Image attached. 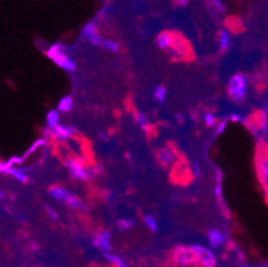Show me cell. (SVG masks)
I'll list each match as a JSON object with an SVG mask.
<instances>
[{
	"instance_id": "cell-8",
	"label": "cell",
	"mask_w": 268,
	"mask_h": 267,
	"mask_svg": "<svg viewBox=\"0 0 268 267\" xmlns=\"http://www.w3.org/2000/svg\"><path fill=\"white\" fill-rule=\"evenodd\" d=\"M93 243H95V246L98 247L99 250H102L104 254H109V250H111V234H109L108 231H102V232H99L98 235L95 236Z\"/></svg>"
},
{
	"instance_id": "cell-22",
	"label": "cell",
	"mask_w": 268,
	"mask_h": 267,
	"mask_svg": "<svg viewBox=\"0 0 268 267\" xmlns=\"http://www.w3.org/2000/svg\"><path fill=\"white\" fill-rule=\"evenodd\" d=\"M132 225H134V222H132L131 219H120V220H119V223H118L119 229H120L122 231L128 230L129 227H131Z\"/></svg>"
},
{
	"instance_id": "cell-24",
	"label": "cell",
	"mask_w": 268,
	"mask_h": 267,
	"mask_svg": "<svg viewBox=\"0 0 268 267\" xmlns=\"http://www.w3.org/2000/svg\"><path fill=\"white\" fill-rule=\"evenodd\" d=\"M212 4H214V7H215L217 11H224V10H226V7H224V3H223L222 0H212Z\"/></svg>"
},
{
	"instance_id": "cell-12",
	"label": "cell",
	"mask_w": 268,
	"mask_h": 267,
	"mask_svg": "<svg viewBox=\"0 0 268 267\" xmlns=\"http://www.w3.org/2000/svg\"><path fill=\"white\" fill-rule=\"evenodd\" d=\"M156 44H158L161 50H167V48L174 47V39H172V36H171L168 32H161V34L158 35Z\"/></svg>"
},
{
	"instance_id": "cell-15",
	"label": "cell",
	"mask_w": 268,
	"mask_h": 267,
	"mask_svg": "<svg viewBox=\"0 0 268 267\" xmlns=\"http://www.w3.org/2000/svg\"><path fill=\"white\" fill-rule=\"evenodd\" d=\"M47 126L50 130L56 128L57 126H60V115L57 111H50L47 115Z\"/></svg>"
},
{
	"instance_id": "cell-10",
	"label": "cell",
	"mask_w": 268,
	"mask_h": 267,
	"mask_svg": "<svg viewBox=\"0 0 268 267\" xmlns=\"http://www.w3.org/2000/svg\"><path fill=\"white\" fill-rule=\"evenodd\" d=\"M73 132H75V130L73 128H71V127H66V126H57L56 128H54V130H51V134L55 138H57V139H62V141H67L70 136L72 135Z\"/></svg>"
},
{
	"instance_id": "cell-13",
	"label": "cell",
	"mask_w": 268,
	"mask_h": 267,
	"mask_svg": "<svg viewBox=\"0 0 268 267\" xmlns=\"http://www.w3.org/2000/svg\"><path fill=\"white\" fill-rule=\"evenodd\" d=\"M259 174H260V178L262 182L266 186V189L268 191V157H264L260 159L259 162Z\"/></svg>"
},
{
	"instance_id": "cell-2",
	"label": "cell",
	"mask_w": 268,
	"mask_h": 267,
	"mask_svg": "<svg viewBox=\"0 0 268 267\" xmlns=\"http://www.w3.org/2000/svg\"><path fill=\"white\" fill-rule=\"evenodd\" d=\"M247 92V80L243 76L242 73L233 75L230 82H228V94L232 99L240 102L246 98Z\"/></svg>"
},
{
	"instance_id": "cell-9",
	"label": "cell",
	"mask_w": 268,
	"mask_h": 267,
	"mask_svg": "<svg viewBox=\"0 0 268 267\" xmlns=\"http://www.w3.org/2000/svg\"><path fill=\"white\" fill-rule=\"evenodd\" d=\"M208 242L211 247H220L224 243V234H223L220 230H216V229H212V230L208 231Z\"/></svg>"
},
{
	"instance_id": "cell-6",
	"label": "cell",
	"mask_w": 268,
	"mask_h": 267,
	"mask_svg": "<svg viewBox=\"0 0 268 267\" xmlns=\"http://www.w3.org/2000/svg\"><path fill=\"white\" fill-rule=\"evenodd\" d=\"M174 261L180 266H190L194 263H197L195 254L191 250V247H178L174 252Z\"/></svg>"
},
{
	"instance_id": "cell-1",
	"label": "cell",
	"mask_w": 268,
	"mask_h": 267,
	"mask_svg": "<svg viewBox=\"0 0 268 267\" xmlns=\"http://www.w3.org/2000/svg\"><path fill=\"white\" fill-rule=\"evenodd\" d=\"M50 195H51L54 199H56L57 202H62V203L67 204L68 207H72V209L76 210L84 209V203L77 198L76 195L70 193L66 189H63L60 186H54V187H51L50 189Z\"/></svg>"
},
{
	"instance_id": "cell-11",
	"label": "cell",
	"mask_w": 268,
	"mask_h": 267,
	"mask_svg": "<svg viewBox=\"0 0 268 267\" xmlns=\"http://www.w3.org/2000/svg\"><path fill=\"white\" fill-rule=\"evenodd\" d=\"M158 159H159V162L161 164L168 166L174 160V152L168 147H163V148H160L159 151H158Z\"/></svg>"
},
{
	"instance_id": "cell-26",
	"label": "cell",
	"mask_w": 268,
	"mask_h": 267,
	"mask_svg": "<svg viewBox=\"0 0 268 267\" xmlns=\"http://www.w3.org/2000/svg\"><path fill=\"white\" fill-rule=\"evenodd\" d=\"M138 122H139L140 126L142 127H144L145 125H147V119H145V116L142 115V114H140V115H138Z\"/></svg>"
},
{
	"instance_id": "cell-3",
	"label": "cell",
	"mask_w": 268,
	"mask_h": 267,
	"mask_svg": "<svg viewBox=\"0 0 268 267\" xmlns=\"http://www.w3.org/2000/svg\"><path fill=\"white\" fill-rule=\"evenodd\" d=\"M66 166L70 170V174L73 179L76 180H87V179L93 178L96 174H98L99 168H89L84 167L82 163L77 162V160H73V159H70L66 162Z\"/></svg>"
},
{
	"instance_id": "cell-7",
	"label": "cell",
	"mask_w": 268,
	"mask_h": 267,
	"mask_svg": "<svg viewBox=\"0 0 268 267\" xmlns=\"http://www.w3.org/2000/svg\"><path fill=\"white\" fill-rule=\"evenodd\" d=\"M83 35L89 43L96 44V46H103V39L99 35L98 28L95 26V23H88L87 26L83 28Z\"/></svg>"
},
{
	"instance_id": "cell-14",
	"label": "cell",
	"mask_w": 268,
	"mask_h": 267,
	"mask_svg": "<svg viewBox=\"0 0 268 267\" xmlns=\"http://www.w3.org/2000/svg\"><path fill=\"white\" fill-rule=\"evenodd\" d=\"M7 173L10 174L11 177L14 179H16L18 182H20V183H26L27 182V174L21 170V168L18 167H11L8 166V170H7Z\"/></svg>"
},
{
	"instance_id": "cell-16",
	"label": "cell",
	"mask_w": 268,
	"mask_h": 267,
	"mask_svg": "<svg viewBox=\"0 0 268 267\" xmlns=\"http://www.w3.org/2000/svg\"><path fill=\"white\" fill-rule=\"evenodd\" d=\"M219 47L222 51H227L230 48V44H231V39H230V34L227 31H220L219 32Z\"/></svg>"
},
{
	"instance_id": "cell-27",
	"label": "cell",
	"mask_w": 268,
	"mask_h": 267,
	"mask_svg": "<svg viewBox=\"0 0 268 267\" xmlns=\"http://www.w3.org/2000/svg\"><path fill=\"white\" fill-rule=\"evenodd\" d=\"M178 1V4L181 5V7H184V5L188 4V0H176Z\"/></svg>"
},
{
	"instance_id": "cell-17",
	"label": "cell",
	"mask_w": 268,
	"mask_h": 267,
	"mask_svg": "<svg viewBox=\"0 0 268 267\" xmlns=\"http://www.w3.org/2000/svg\"><path fill=\"white\" fill-rule=\"evenodd\" d=\"M73 107V99L71 96H64L60 99L59 102V111H62V112H70V111L72 110Z\"/></svg>"
},
{
	"instance_id": "cell-23",
	"label": "cell",
	"mask_w": 268,
	"mask_h": 267,
	"mask_svg": "<svg viewBox=\"0 0 268 267\" xmlns=\"http://www.w3.org/2000/svg\"><path fill=\"white\" fill-rule=\"evenodd\" d=\"M204 121H206V125L207 126L212 127L214 125H215V116L212 115V114H210V112H207L206 116H204Z\"/></svg>"
},
{
	"instance_id": "cell-25",
	"label": "cell",
	"mask_w": 268,
	"mask_h": 267,
	"mask_svg": "<svg viewBox=\"0 0 268 267\" xmlns=\"http://www.w3.org/2000/svg\"><path fill=\"white\" fill-rule=\"evenodd\" d=\"M46 210H47V214L50 215V216H52V219L57 220V214L55 213V210L51 209V207H48V206H46Z\"/></svg>"
},
{
	"instance_id": "cell-21",
	"label": "cell",
	"mask_w": 268,
	"mask_h": 267,
	"mask_svg": "<svg viewBox=\"0 0 268 267\" xmlns=\"http://www.w3.org/2000/svg\"><path fill=\"white\" fill-rule=\"evenodd\" d=\"M103 46L106 47V50H108L109 53H118L119 51V44L114 40H104Z\"/></svg>"
},
{
	"instance_id": "cell-19",
	"label": "cell",
	"mask_w": 268,
	"mask_h": 267,
	"mask_svg": "<svg viewBox=\"0 0 268 267\" xmlns=\"http://www.w3.org/2000/svg\"><path fill=\"white\" fill-rule=\"evenodd\" d=\"M107 258L109 259V262L114 263L115 267H129L127 263L124 262L122 258H119L118 255H112V254H107Z\"/></svg>"
},
{
	"instance_id": "cell-20",
	"label": "cell",
	"mask_w": 268,
	"mask_h": 267,
	"mask_svg": "<svg viewBox=\"0 0 268 267\" xmlns=\"http://www.w3.org/2000/svg\"><path fill=\"white\" fill-rule=\"evenodd\" d=\"M144 223L151 231H158V220H155L154 216L147 215V216L144 218Z\"/></svg>"
},
{
	"instance_id": "cell-4",
	"label": "cell",
	"mask_w": 268,
	"mask_h": 267,
	"mask_svg": "<svg viewBox=\"0 0 268 267\" xmlns=\"http://www.w3.org/2000/svg\"><path fill=\"white\" fill-rule=\"evenodd\" d=\"M48 56H50L59 67H62L63 70H66V71H70V72H71V71L75 70V63L71 60V58L68 56L67 53L63 51L62 48H60V46H54V47L50 48Z\"/></svg>"
},
{
	"instance_id": "cell-18",
	"label": "cell",
	"mask_w": 268,
	"mask_h": 267,
	"mask_svg": "<svg viewBox=\"0 0 268 267\" xmlns=\"http://www.w3.org/2000/svg\"><path fill=\"white\" fill-rule=\"evenodd\" d=\"M154 95H155V99L158 100L160 105H161V103H164L165 96H167V92H165L164 87H161V86L156 87V89H155V94Z\"/></svg>"
},
{
	"instance_id": "cell-5",
	"label": "cell",
	"mask_w": 268,
	"mask_h": 267,
	"mask_svg": "<svg viewBox=\"0 0 268 267\" xmlns=\"http://www.w3.org/2000/svg\"><path fill=\"white\" fill-rule=\"evenodd\" d=\"M191 250L195 254L197 263H200L201 267H214L216 265V257L215 254L208 250L207 247L199 246V245H192Z\"/></svg>"
}]
</instances>
